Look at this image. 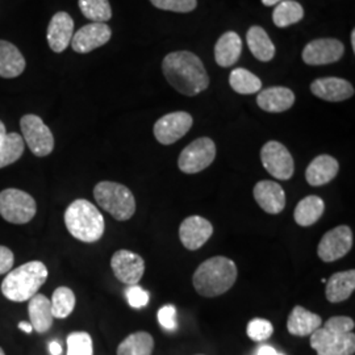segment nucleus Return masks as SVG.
Wrapping results in <instances>:
<instances>
[{
	"label": "nucleus",
	"mask_w": 355,
	"mask_h": 355,
	"mask_svg": "<svg viewBox=\"0 0 355 355\" xmlns=\"http://www.w3.org/2000/svg\"><path fill=\"white\" fill-rule=\"evenodd\" d=\"M193 124L190 114L179 111L162 116L154 124V136L162 145H171L189 133Z\"/></svg>",
	"instance_id": "f8f14e48"
},
{
	"label": "nucleus",
	"mask_w": 355,
	"mask_h": 355,
	"mask_svg": "<svg viewBox=\"0 0 355 355\" xmlns=\"http://www.w3.org/2000/svg\"><path fill=\"white\" fill-rule=\"evenodd\" d=\"M321 322L322 320L318 315L306 311L302 305H296L292 309L287 321V329L292 336L305 337L311 336L315 330H318L321 327Z\"/></svg>",
	"instance_id": "a878e982"
},
{
	"label": "nucleus",
	"mask_w": 355,
	"mask_h": 355,
	"mask_svg": "<svg viewBox=\"0 0 355 355\" xmlns=\"http://www.w3.org/2000/svg\"><path fill=\"white\" fill-rule=\"evenodd\" d=\"M28 313L31 318V325L37 333H46L53 325L51 300L42 295L36 293L28 305Z\"/></svg>",
	"instance_id": "393cba45"
},
{
	"label": "nucleus",
	"mask_w": 355,
	"mask_h": 355,
	"mask_svg": "<svg viewBox=\"0 0 355 355\" xmlns=\"http://www.w3.org/2000/svg\"><path fill=\"white\" fill-rule=\"evenodd\" d=\"M37 212V204L26 191L7 189L0 192V216L11 224H26Z\"/></svg>",
	"instance_id": "423d86ee"
},
{
	"label": "nucleus",
	"mask_w": 355,
	"mask_h": 355,
	"mask_svg": "<svg viewBox=\"0 0 355 355\" xmlns=\"http://www.w3.org/2000/svg\"><path fill=\"white\" fill-rule=\"evenodd\" d=\"M67 355H94L92 338L86 331H74L67 337Z\"/></svg>",
	"instance_id": "f704fd0d"
},
{
	"label": "nucleus",
	"mask_w": 355,
	"mask_h": 355,
	"mask_svg": "<svg viewBox=\"0 0 355 355\" xmlns=\"http://www.w3.org/2000/svg\"><path fill=\"white\" fill-rule=\"evenodd\" d=\"M283 1V0H262V3L266 6V7H272V6H277L278 3Z\"/></svg>",
	"instance_id": "a18cd8bd"
},
{
	"label": "nucleus",
	"mask_w": 355,
	"mask_h": 355,
	"mask_svg": "<svg viewBox=\"0 0 355 355\" xmlns=\"http://www.w3.org/2000/svg\"><path fill=\"white\" fill-rule=\"evenodd\" d=\"M242 53V40L239 33L230 31L217 40L215 60L221 67H230L239 61Z\"/></svg>",
	"instance_id": "5701e85b"
},
{
	"label": "nucleus",
	"mask_w": 355,
	"mask_h": 355,
	"mask_svg": "<svg viewBox=\"0 0 355 355\" xmlns=\"http://www.w3.org/2000/svg\"><path fill=\"white\" fill-rule=\"evenodd\" d=\"M311 346L318 355H353L355 334H338L327 328H318L311 334Z\"/></svg>",
	"instance_id": "1a4fd4ad"
},
{
	"label": "nucleus",
	"mask_w": 355,
	"mask_h": 355,
	"mask_svg": "<svg viewBox=\"0 0 355 355\" xmlns=\"http://www.w3.org/2000/svg\"><path fill=\"white\" fill-rule=\"evenodd\" d=\"M64 224L74 239L86 243L99 241L105 230L102 214L94 204L85 199L74 200L67 207Z\"/></svg>",
	"instance_id": "7ed1b4c3"
},
{
	"label": "nucleus",
	"mask_w": 355,
	"mask_h": 355,
	"mask_svg": "<svg viewBox=\"0 0 355 355\" xmlns=\"http://www.w3.org/2000/svg\"><path fill=\"white\" fill-rule=\"evenodd\" d=\"M257 355H283L278 353L275 349H272L271 346H261Z\"/></svg>",
	"instance_id": "79ce46f5"
},
{
	"label": "nucleus",
	"mask_w": 355,
	"mask_h": 355,
	"mask_svg": "<svg viewBox=\"0 0 355 355\" xmlns=\"http://www.w3.org/2000/svg\"><path fill=\"white\" fill-rule=\"evenodd\" d=\"M78 6L83 16L94 23H105L112 17L108 0H78Z\"/></svg>",
	"instance_id": "72a5a7b5"
},
{
	"label": "nucleus",
	"mask_w": 355,
	"mask_h": 355,
	"mask_svg": "<svg viewBox=\"0 0 355 355\" xmlns=\"http://www.w3.org/2000/svg\"><path fill=\"white\" fill-rule=\"evenodd\" d=\"M246 333L249 338L253 341H265L272 336L274 327L265 318H254L248 324Z\"/></svg>",
	"instance_id": "c9c22d12"
},
{
	"label": "nucleus",
	"mask_w": 355,
	"mask_h": 355,
	"mask_svg": "<svg viewBox=\"0 0 355 355\" xmlns=\"http://www.w3.org/2000/svg\"><path fill=\"white\" fill-rule=\"evenodd\" d=\"M26 149V142L19 133H7L0 141V168L19 161Z\"/></svg>",
	"instance_id": "2f4dec72"
},
{
	"label": "nucleus",
	"mask_w": 355,
	"mask_h": 355,
	"mask_svg": "<svg viewBox=\"0 0 355 355\" xmlns=\"http://www.w3.org/2000/svg\"><path fill=\"white\" fill-rule=\"evenodd\" d=\"M76 295L69 287H58L53 292L51 313L54 318H66L71 315L76 308Z\"/></svg>",
	"instance_id": "473e14b6"
},
{
	"label": "nucleus",
	"mask_w": 355,
	"mask_h": 355,
	"mask_svg": "<svg viewBox=\"0 0 355 355\" xmlns=\"http://www.w3.org/2000/svg\"><path fill=\"white\" fill-rule=\"evenodd\" d=\"M111 267L114 277L127 286L140 283L145 272V262L139 254L129 250H119L112 255Z\"/></svg>",
	"instance_id": "4468645a"
},
{
	"label": "nucleus",
	"mask_w": 355,
	"mask_h": 355,
	"mask_svg": "<svg viewBox=\"0 0 355 355\" xmlns=\"http://www.w3.org/2000/svg\"><path fill=\"white\" fill-rule=\"evenodd\" d=\"M74 36V20L67 12H57L48 26L46 38L51 49L62 53L67 49Z\"/></svg>",
	"instance_id": "6ab92c4d"
},
{
	"label": "nucleus",
	"mask_w": 355,
	"mask_h": 355,
	"mask_svg": "<svg viewBox=\"0 0 355 355\" xmlns=\"http://www.w3.org/2000/svg\"><path fill=\"white\" fill-rule=\"evenodd\" d=\"M261 161L268 174L279 180H288L293 175L295 162L291 153L278 141H268L263 145Z\"/></svg>",
	"instance_id": "9d476101"
},
{
	"label": "nucleus",
	"mask_w": 355,
	"mask_h": 355,
	"mask_svg": "<svg viewBox=\"0 0 355 355\" xmlns=\"http://www.w3.org/2000/svg\"><path fill=\"white\" fill-rule=\"evenodd\" d=\"M355 290V271L336 272L327 280L325 296L330 303H341L350 297Z\"/></svg>",
	"instance_id": "b1692460"
},
{
	"label": "nucleus",
	"mask_w": 355,
	"mask_h": 355,
	"mask_svg": "<svg viewBox=\"0 0 355 355\" xmlns=\"http://www.w3.org/2000/svg\"><path fill=\"white\" fill-rule=\"evenodd\" d=\"M324 328L331 330L334 333L338 334H346V333H352L355 328V322L353 318H347V316H334L329 318Z\"/></svg>",
	"instance_id": "58836bf2"
},
{
	"label": "nucleus",
	"mask_w": 355,
	"mask_h": 355,
	"mask_svg": "<svg viewBox=\"0 0 355 355\" xmlns=\"http://www.w3.org/2000/svg\"><path fill=\"white\" fill-rule=\"evenodd\" d=\"M158 322L166 330L177 329V309L174 305H165L158 311Z\"/></svg>",
	"instance_id": "ea45409f"
},
{
	"label": "nucleus",
	"mask_w": 355,
	"mask_h": 355,
	"mask_svg": "<svg viewBox=\"0 0 355 355\" xmlns=\"http://www.w3.org/2000/svg\"><path fill=\"white\" fill-rule=\"evenodd\" d=\"M338 170V161L331 155L322 154L316 157L306 167L305 179L313 187L324 186L337 177Z\"/></svg>",
	"instance_id": "412c9836"
},
{
	"label": "nucleus",
	"mask_w": 355,
	"mask_h": 355,
	"mask_svg": "<svg viewBox=\"0 0 355 355\" xmlns=\"http://www.w3.org/2000/svg\"><path fill=\"white\" fill-rule=\"evenodd\" d=\"M229 85L237 94L241 95H253L262 89V80L242 67H237L230 73Z\"/></svg>",
	"instance_id": "7c9ffc66"
},
{
	"label": "nucleus",
	"mask_w": 355,
	"mask_h": 355,
	"mask_svg": "<svg viewBox=\"0 0 355 355\" xmlns=\"http://www.w3.org/2000/svg\"><path fill=\"white\" fill-rule=\"evenodd\" d=\"M216 158V145L209 137L192 141L180 153L178 166L182 173L198 174L212 165Z\"/></svg>",
	"instance_id": "0eeeda50"
},
{
	"label": "nucleus",
	"mask_w": 355,
	"mask_h": 355,
	"mask_svg": "<svg viewBox=\"0 0 355 355\" xmlns=\"http://www.w3.org/2000/svg\"><path fill=\"white\" fill-rule=\"evenodd\" d=\"M154 340L146 331H137L130 336L117 347V355H152Z\"/></svg>",
	"instance_id": "c756f323"
},
{
	"label": "nucleus",
	"mask_w": 355,
	"mask_h": 355,
	"mask_svg": "<svg viewBox=\"0 0 355 355\" xmlns=\"http://www.w3.org/2000/svg\"><path fill=\"white\" fill-rule=\"evenodd\" d=\"M26 58L11 42L0 40V76L12 79L26 70Z\"/></svg>",
	"instance_id": "4be33fe9"
},
{
	"label": "nucleus",
	"mask_w": 355,
	"mask_h": 355,
	"mask_svg": "<svg viewBox=\"0 0 355 355\" xmlns=\"http://www.w3.org/2000/svg\"><path fill=\"white\" fill-rule=\"evenodd\" d=\"M19 328L23 330V331H26V333H32V325H31V322H26V321H21L20 324H19Z\"/></svg>",
	"instance_id": "c03bdc74"
},
{
	"label": "nucleus",
	"mask_w": 355,
	"mask_h": 355,
	"mask_svg": "<svg viewBox=\"0 0 355 355\" xmlns=\"http://www.w3.org/2000/svg\"><path fill=\"white\" fill-rule=\"evenodd\" d=\"M46 279V266L40 261H32L8 272L1 283V292L8 300L23 303L31 300Z\"/></svg>",
	"instance_id": "20e7f679"
},
{
	"label": "nucleus",
	"mask_w": 355,
	"mask_h": 355,
	"mask_svg": "<svg viewBox=\"0 0 355 355\" xmlns=\"http://www.w3.org/2000/svg\"><path fill=\"white\" fill-rule=\"evenodd\" d=\"M150 1L158 10L179 13L192 12L198 6L196 0H150Z\"/></svg>",
	"instance_id": "e433bc0d"
},
{
	"label": "nucleus",
	"mask_w": 355,
	"mask_h": 355,
	"mask_svg": "<svg viewBox=\"0 0 355 355\" xmlns=\"http://www.w3.org/2000/svg\"><path fill=\"white\" fill-rule=\"evenodd\" d=\"M353 248V232L347 225H340L327 232L318 243V254L321 261L330 263L338 261Z\"/></svg>",
	"instance_id": "9b49d317"
},
{
	"label": "nucleus",
	"mask_w": 355,
	"mask_h": 355,
	"mask_svg": "<svg viewBox=\"0 0 355 355\" xmlns=\"http://www.w3.org/2000/svg\"><path fill=\"white\" fill-rule=\"evenodd\" d=\"M0 355H6V354H4V350H3V349H1V347H0Z\"/></svg>",
	"instance_id": "09e8293b"
},
{
	"label": "nucleus",
	"mask_w": 355,
	"mask_h": 355,
	"mask_svg": "<svg viewBox=\"0 0 355 355\" xmlns=\"http://www.w3.org/2000/svg\"><path fill=\"white\" fill-rule=\"evenodd\" d=\"M237 280V266L227 257H212L196 268L193 287L204 297H216L229 291Z\"/></svg>",
	"instance_id": "f03ea898"
},
{
	"label": "nucleus",
	"mask_w": 355,
	"mask_h": 355,
	"mask_svg": "<svg viewBox=\"0 0 355 355\" xmlns=\"http://www.w3.org/2000/svg\"><path fill=\"white\" fill-rule=\"evenodd\" d=\"M94 196L103 209L117 221H127L136 212V199L124 184L104 180L95 186Z\"/></svg>",
	"instance_id": "39448f33"
},
{
	"label": "nucleus",
	"mask_w": 355,
	"mask_h": 355,
	"mask_svg": "<svg viewBox=\"0 0 355 355\" xmlns=\"http://www.w3.org/2000/svg\"><path fill=\"white\" fill-rule=\"evenodd\" d=\"M257 104L261 110L270 114H280L288 111L295 104V94L287 87H268L259 91L257 96Z\"/></svg>",
	"instance_id": "aec40b11"
},
{
	"label": "nucleus",
	"mask_w": 355,
	"mask_h": 355,
	"mask_svg": "<svg viewBox=\"0 0 355 355\" xmlns=\"http://www.w3.org/2000/svg\"><path fill=\"white\" fill-rule=\"evenodd\" d=\"M167 82L186 96H196L209 86V76L202 60L187 51L167 54L162 62Z\"/></svg>",
	"instance_id": "f257e3e1"
},
{
	"label": "nucleus",
	"mask_w": 355,
	"mask_h": 355,
	"mask_svg": "<svg viewBox=\"0 0 355 355\" xmlns=\"http://www.w3.org/2000/svg\"><path fill=\"white\" fill-rule=\"evenodd\" d=\"M304 17V8L300 3L295 0H283L275 6L272 12V21L278 28H287V26L296 24L302 21Z\"/></svg>",
	"instance_id": "c85d7f7f"
},
{
	"label": "nucleus",
	"mask_w": 355,
	"mask_h": 355,
	"mask_svg": "<svg viewBox=\"0 0 355 355\" xmlns=\"http://www.w3.org/2000/svg\"><path fill=\"white\" fill-rule=\"evenodd\" d=\"M345 46L336 38H318L305 45L303 61L309 66L334 64L343 58Z\"/></svg>",
	"instance_id": "ddd939ff"
},
{
	"label": "nucleus",
	"mask_w": 355,
	"mask_h": 355,
	"mask_svg": "<svg viewBox=\"0 0 355 355\" xmlns=\"http://www.w3.org/2000/svg\"><path fill=\"white\" fill-rule=\"evenodd\" d=\"M350 38H352V48H353V51H355V29L352 31V36H350Z\"/></svg>",
	"instance_id": "de8ad7c7"
},
{
	"label": "nucleus",
	"mask_w": 355,
	"mask_h": 355,
	"mask_svg": "<svg viewBox=\"0 0 355 355\" xmlns=\"http://www.w3.org/2000/svg\"><path fill=\"white\" fill-rule=\"evenodd\" d=\"M23 140L36 157H46L54 149L51 129L36 114H26L20 120Z\"/></svg>",
	"instance_id": "6e6552de"
},
{
	"label": "nucleus",
	"mask_w": 355,
	"mask_h": 355,
	"mask_svg": "<svg viewBox=\"0 0 355 355\" xmlns=\"http://www.w3.org/2000/svg\"><path fill=\"white\" fill-rule=\"evenodd\" d=\"M246 42L254 57L261 62H270L275 55V45L262 26H254L246 33Z\"/></svg>",
	"instance_id": "bb28decb"
},
{
	"label": "nucleus",
	"mask_w": 355,
	"mask_h": 355,
	"mask_svg": "<svg viewBox=\"0 0 355 355\" xmlns=\"http://www.w3.org/2000/svg\"><path fill=\"white\" fill-rule=\"evenodd\" d=\"M13 262H15V257L11 249L0 245V275L8 274L12 268Z\"/></svg>",
	"instance_id": "a19ab883"
},
{
	"label": "nucleus",
	"mask_w": 355,
	"mask_h": 355,
	"mask_svg": "<svg viewBox=\"0 0 355 355\" xmlns=\"http://www.w3.org/2000/svg\"><path fill=\"white\" fill-rule=\"evenodd\" d=\"M253 195L258 205L270 215H279L286 207V193L283 187L277 182H258L254 187Z\"/></svg>",
	"instance_id": "a211bd4d"
},
{
	"label": "nucleus",
	"mask_w": 355,
	"mask_h": 355,
	"mask_svg": "<svg viewBox=\"0 0 355 355\" xmlns=\"http://www.w3.org/2000/svg\"><path fill=\"white\" fill-rule=\"evenodd\" d=\"M125 296H127L128 303L132 308L140 309L146 306L149 303L150 295L149 292L145 291L144 288H141L140 286H129L125 291Z\"/></svg>",
	"instance_id": "4c0bfd02"
},
{
	"label": "nucleus",
	"mask_w": 355,
	"mask_h": 355,
	"mask_svg": "<svg viewBox=\"0 0 355 355\" xmlns=\"http://www.w3.org/2000/svg\"><path fill=\"white\" fill-rule=\"evenodd\" d=\"M7 135V130H6V125L0 121V141L3 140Z\"/></svg>",
	"instance_id": "49530a36"
},
{
	"label": "nucleus",
	"mask_w": 355,
	"mask_h": 355,
	"mask_svg": "<svg viewBox=\"0 0 355 355\" xmlns=\"http://www.w3.org/2000/svg\"><path fill=\"white\" fill-rule=\"evenodd\" d=\"M49 352H51V355H61V353H62V346L57 343V341H51L49 343Z\"/></svg>",
	"instance_id": "37998d69"
},
{
	"label": "nucleus",
	"mask_w": 355,
	"mask_h": 355,
	"mask_svg": "<svg viewBox=\"0 0 355 355\" xmlns=\"http://www.w3.org/2000/svg\"><path fill=\"white\" fill-rule=\"evenodd\" d=\"M112 36L111 28L105 23H91L76 31L71 38L73 51L80 54H87L105 45Z\"/></svg>",
	"instance_id": "dca6fc26"
},
{
	"label": "nucleus",
	"mask_w": 355,
	"mask_h": 355,
	"mask_svg": "<svg viewBox=\"0 0 355 355\" xmlns=\"http://www.w3.org/2000/svg\"><path fill=\"white\" fill-rule=\"evenodd\" d=\"M325 211V204L316 195H309L302 199L293 212V218L300 227H311L318 223Z\"/></svg>",
	"instance_id": "cd10ccee"
},
{
	"label": "nucleus",
	"mask_w": 355,
	"mask_h": 355,
	"mask_svg": "<svg viewBox=\"0 0 355 355\" xmlns=\"http://www.w3.org/2000/svg\"><path fill=\"white\" fill-rule=\"evenodd\" d=\"M311 91L320 99L331 103L343 102L354 96L353 85L346 79L336 76L318 78L313 80L311 85Z\"/></svg>",
	"instance_id": "f3484780"
},
{
	"label": "nucleus",
	"mask_w": 355,
	"mask_h": 355,
	"mask_svg": "<svg viewBox=\"0 0 355 355\" xmlns=\"http://www.w3.org/2000/svg\"><path fill=\"white\" fill-rule=\"evenodd\" d=\"M214 234L212 224L202 216H190L179 227V240L189 250H198Z\"/></svg>",
	"instance_id": "2eb2a0df"
}]
</instances>
